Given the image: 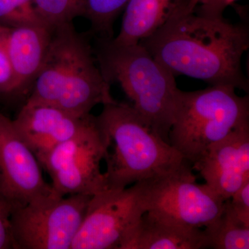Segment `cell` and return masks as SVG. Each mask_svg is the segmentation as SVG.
<instances>
[{"mask_svg":"<svg viewBox=\"0 0 249 249\" xmlns=\"http://www.w3.org/2000/svg\"><path fill=\"white\" fill-rule=\"evenodd\" d=\"M19 94L14 70L0 42V96H12Z\"/></svg>","mask_w":249,"mask_h":249,"instance_id":"cell-21","label":"cell"},{"mask_svg":"<svg viewBox=\"0 0 249 249\" xmlns=\"http://www.w3.org/2000/svg\"><path fill=\"white\" fill-rule=\"evenodd\" d=\"M0 25L13 28L47 24L37 14L33 0H0Z\"/></svg>","mask_w":249,"mask_h":249,"instance_id":"cell-19","label":"cell"},{"mask_svg":"<svg viewBox=\"0 0 249 249\" xmlns=\"http://www.w3.org/2000/svg\"><path fill=\"white\" fill-rule=\"evenodd\" d=\"M37 14L48 27L53 28L72 22L83 16V0H33Z\"/></svg>","mask_w":249,"mask_h":249,"instance_id":"cell-18","label":"cell"},{"mask_svg":"<svg viewBox=\"0 0 249 249\" xmlns=\"http://www.w3.org/2000/svg\"><path fill=\"white\" fill-rule=\"evenodd\" d=\"M225 204L238 220L249 227V181L226 200Z\"/></svg>","mask_w":249,"mask_h":249,"instance_id":"cell-22","label":"cell"},{"mask_svg":"<svg viewBox=\"0 0 249 249\" xmlns=\"http://www.w3.org/2000/svg\"><path fill=\"white\" fill-rule=\"evenodd\" d=\"M91 196H52L15 208L16 249H71Z\"/></svg>","mask_w":249,"mask_h":249,"instance_id":"cell-7","label":"cell"},{"mask_svg":"<svg viewBox=\"0 0 249 249\" xmlns=\"http://www.w3.org/2000/svg\"><path fill=\"white\" fill-rule=\"evenodd\" d=\"M223 200L249 181V125L211 145L192 166Z\"/></svg>","mask_w":249,"mask_h":249,"instance_id":"cell-11","label":"cell"},{"mask_svg":"<svg viewBox=\"0 0 249 249\" xmlns=\"http://www.w3.org/2000/svg\"><path fill=\"white\" fill-rule=\"evenodd\" d=\"M95 116H79L53 106L25 103L13 120L18 133L37 159L81 133Z\"/></svg>","mask_w":249,"mask_h":249,"instance_id":"cell-12","label":"cell"},{"mask_svg":"<svg viewBox=\"0 0 249 249\" xmlns=\"http://www.w3.org/2000/svg\"><path fill=\"white\" fill-rule=\"evenodd\" d=\"M106 154V139L96 116L81 133L37 160L52 179L54 194L93 196L107 189L101 169Z\"/></svg>","mask_w":249,"mask_h":249,"instance_id":"cell-8","label":"cell"},{"mask_svg":"<svg viewBox=\"0 0 249 249\" xmlns=\"http://www.w3.org/2000/svg\"><path fill=\"white\" fill-rule=\"evenodd\" d=\"M97 58L106 79L119 83L144 122L170 143L179 90L173 73L140 43L118 45L104 40Z\"/></svg>","mask_w":249,"mask_h":249,"instance_id":"cell-4","label":"cell"},{"mask_svg":"<svg viewBox=\"0 0 249 249\" xmlns=\"http://www.w3.org/2000/svg\"><path fill=\"white\" fill-rule=\"evenodd\" d=\"M204 231L207 249H249V227L232 214L225 203L221 217L213 225L204 229Z\"/></svg>","mask_w":249,"mask_h":249,"instance_id":"cell-16","label":"cell"},{"mask_svg":"<svg viewBox=\"0 0 249 249\" xmlns=\"http://www.w3.org/2000/svg\"><path fill=\"white\" fill-rule=\"evenodd\" d=\"M196 178L191 171L157 181L148 211L185 227L213 225L224 212L225 201Z\"/></svg>","mask_w":249,"mask_h":249,"instance_id":"cell-9","label":"cell"},{"mask_svg":"<svg viewBox=\"0 0 249 249\" xmlns=\"http://www.w3.org/2000/svg\"><path fill=\"white\" fill-rule=\"evenodd\" d=\"M16 205L0 189V249H16L11 217Z\"/></svg>","mask_w":249,"mask_h":249,"instance_id":"cell-20","label":"cell"},{"mask_svg":"<svg viewBox=\"0 0 249 249\" xmlns=\"http://www.w3.org/2000/svg\"><path fill=\"white\" fill-rule=\"evenodd\" d=\"M115 101L91 47L73 22L53 28L45 60L25 103L88 116L98 105Z\"/></svg>","mask_w":249,"mask_h":249,"instance_id":"cell-3","label":"cell"},{"mask_svg":"<svg viewBox=\"0 0 249 249\" xmlns=\"http://www.w3.org/2000/svg\"><path fill=\"white\" fill-rule=\"evenodd\" d=\"M235 90L226 85L178 90L169 142L191 167L211 145L249 125V96Z\"/></svg>","mask_w":249,"mask_h":249,"instance_id":"cell-5","label":"cell"},{"mask_svg":"<svg viewBox=\"0 0 249 249\" xmlns=\"http://www.w3.org/2000/svg\"><path fill=\"white\" fill-rule=\"evenodd\" d=\"M179 0H129L120 32L111 40L118 45L138 44L160 27Z\"/></svg>","mask_w":249,"mask_h":249,"instance_id":"cell-15","label":"cell"},{"mask_svg":"<svg viewBox=\"0 0 249 249\" xmlns=\"http://www.w3.org/2000/svg\"><path fill=\"white\" fill-rule=\"evenodd\" d=\"M5 27H3V26L0 25V35H1V33H2L3 30H4Z\"/></svg>","mask_w":249,"mask_h":249,"instance_id":"cell-25","label":"cell"},{"mask_svg":"<svg viewBox=\"0 0 249 249\" xmlns=\"http://www.w3.org/2000/svg\"><path fill=\"white\" fill-rule=\"evenodd\" d=\"M199 0H183V4L187 10L190 11H194Z\"/></svg>","mask_w":249,"mask_h":249,"instance_id":"cell-24","label":"cell"},{"mask_svg":"<svg viewBox=\"0 0 249 249\" xmlns=\"http://www.w3.org/2000/svg\"><path fill=\"white\" fill-rule=\"evenodd\" d=\"M139 43L175 76L249 92L242 68L249 47L247 24L188 11L179 0L165 22Z\"/></svg>","mask_w":249,"mask_h":249,"instance_id":"cell-1","label":"cell"},{"mask_svg":"<svg viewBox=\"0 0 249 249\" xmlns=\"http://www.w3.org/2000/svg\"><path fill=\"white\" fill-rule=\"evenodd\" d=\"M96 119L106 139L107 189H124L139 181L193 171L181 154L152 130L132 106L108 103Z\"/></svg>","mask_w":249,"mask_h":249,"instance_id":"cell-2","label":"cell"},{"mask_svg":"<svg viewBox=\"0 0 249 249\" xmlns=\"http://www.w3.org/2000/svg\"><path fill=\"white\" fill-rule=\"evenodd\" d=\"M129 0H83L84 14L93 30L106 39H110L113 24Z\"/></svg>","mask_w":249,"mask_h":249,"instance_id":"cell-17","label":"cell"},{"mask_svg":"<svg viewBox=\"0 0 249 249\" xmlns=\"http://www.w3.org/2000/svg\"><path fill=\"white\" fill-rule=\"evenodd\" d=\"M0 189L16 207L54 194L35 154L0 111Z\"/></svg>","mask_w":249,"mask_h":249,"instance_id":"cell-10","label":"cell"},{"mask_svg":"<svg viewBox=\"0 0 249 249\" xmlns=\"http://www.w3.org/2000/svg\"><path fill=\"white\" fill-rule=\"evenodd\" d=\"M157 181H139L124 189L105 190L91 196L71 249H120L150 210Z\"/></svg>","mask_w":249,"mask_h":249,"instance_id":"cell-6","label":"cell"},{"mask_svg":"<svg viewBox=\"0 0 249 249\" xmlns=\"http://www.w3.org/2000/svg\"><path fill=\"white\" fill-rule=\"evenodd\" d=\"M207 249L204 229L185 227L147 211L120 249Z\"/></svg>","mask_w":249,"mask_h":249,"instance_id":"cell-14","label":"cell"},{"mask_svg":"<svg viewBox=\"0 0 249 249\" xmlns=\"http://www.w3.org/2000/svg\"><path fill=\"white\" fill-rule=\"evenodd\" d=\"M52 29L47 25L5 27L0 35V42L9 57L20 95L29 93L40 71Z\"/></svg>","mask_w":249,"mask_h":249,"instance_id":"cell-13","label":"cell"},{"mask_svg":"<svg viewBox=\"0 0 249 249\" xmlns=\"http://www.w3.org/2000/svg\"><path fill=\"white\" fill-rule=\"evenodd\" d=\"M237 0H199L194 11L205 16L222 17L224 10Z\"/></svg>","mask_w":249,"mask_h":249,"instance_id":"cell-23","label":"cell"}]
</instances>
